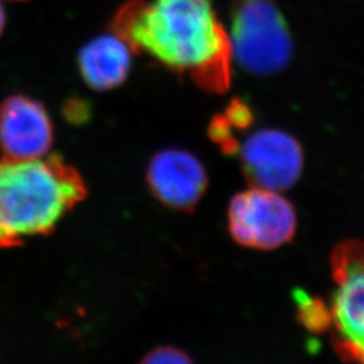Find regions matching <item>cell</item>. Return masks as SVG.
<instances>
[{"instance_id":"cell-1","label":"cell","mask_w":364,"mask_h":364,"mask_svg":"<svg viewBox=\"0 0 364 364\" xmlns=\"http://www.w3.org/2000/svg\"><path fill=\"white\" fill-rule=\"evenodd\" d=\"M109 30L134 54H147L204 91L223 93L231 85V39L213 0H126Z\"/></svg>"},{"instance_id":"cell-2","label":"cell","mask_w":364,"mask_h":364,"mask_svg":"<svg viewBox=\"0 0 364 364\" xmlns=\"http://www.w3.org/2000/svg\"><path fill=\"white\" fill-rule=\"evenodd\" d=\"M87 196L77 170L58 156L0 159V247L46 235Z\"/></svg>"},{"instance_id":"cell-3","label":"cell","mask_w":364,"mask_h":364,"mask_svg":"<svg viewBox=\"0 0 364 364\" xmlns=\"http://www.w3.org/2000/svg\"><path fill=\"white\" fill-rule=\"evenodd\" d=\"M234 61L252 75H273L291 58L293 39L277 0H236L228 31Z\"/></svg>"},{"instance_id":"cell-4","label":"cell","mask_w":364,"mask_h":364,"mask_svg":"<svg viewBox=\"0 0 364 364\" xmlns=\"http://www.w3.org/2000/svg\"><path fill=\"white\" fill-rule=\"evenodd\" d=\"M329 332L338 356L364 363V242L346 240L331 257Z\"/></svg>"},{"instance_id":"cell-5","label":"cell","mask_w":364,"mask_h":364,"mask_svg":"<svg viewBox=\"0 0 364 364\" xmlns=\"http://www.w3.org/2000/svg\"><path fill=\"white\" fill-rule=\"evenodd\" d=\"M227 219L236 243L262 251L287 245L297 230L293 204L281 192L259 186L236 193L230 203Z\"/></svg>"},{"instance_id":"cell-6","label":"cell","mask_w":364,"mask_h":364,"mask_svg":"<svg viewBox=\"0 0 364 364\" xmlns=\"http://www.w3.org/2000/svg\"><path fill=\"white\" fill-rule=\"evenodd\" d=\"M242 168L252 186L287 191L299 181L304 154L297 139L287 132L264 129L239 146Z\"/></svg>"},{"instance_id":"cell-7","label":"cell","mask_w":364,"mask_h":364,"mask_svg":"<svg viewBox=\"0 0 364 364\" xmlns=\"http://www.w3.org/2000/svg\"><path fill=\"white\" fill-rule=\"evenodd\" d=\"M52 144V120L39 102L25 95H14L0 105V149L4 156H45Z\"/></svg>"},{"instance_id":"cell-8","label":"cell","mask_w":364,"mask_h":364,"mask_svg":"<svg viewBox=\"0 0 364 364\" xmlns=\"http://www.w3.org/2000/svg\"><path fill=\"white\" fill-rule=\"evenodd\" d=\"M147 182L166 207L182 212L196 208L208 186V176L193 154L170 149L159 151L150 162Z\"/></svg>"},{"instance_id":"cell-9","label":"cell","mask_w":364,"mask_h":364,"mask_svg":"<svg viewBox=\"0 0 364 364\" xmlns=\"http://www.w3.org/2000/svg\"><path fill=\"white\" fill-rule=\"evenodd\" d=\"M130 46L109 31L88 41L77 54L82 80L96 91H111L124 84L131 72Z\"/></svg>"},{"instance_id":"cell-10","label":"cell","mask_w":364,"mask_h":364,"mask_svg":"<svg viewBox=\"0 0 364 364\" xmlns=\"http://www.w3.org/2000/svg\"><path fill=\"white\" fill-rule=\"evenodd\" d=\"M296 304L299 321L309 332L323 333L329 331L331 311L328 302L312 297L304 291H297Z\"/></svg>"},{"instance_id":"cell-11","label":"cell","mask_w":364,"mask_h":364,"mask_svg":"<svg viewBox=\"0 0 364 364\" xmlns=\"http://www.w3.org/2000/svg\"><path fill=\"white\" fill-rule=\"evenodd\" d=\"M237 129L225 117L224 114L213 117L209 126V135L213 142L219 144L221 150L227 154H236L239 151Z\"/></svg>"},{"instance_id":"cell-12","label":"cell","mask_w":364,"mask_h":364,"mask_svg":"<svg viewBox=\"0 0 364 364\" xmlns=\"http://www.w3.org/2000/svg\"><path fill=\"white\" fill-rule=\"evenodd\" d=\"M149 364H182L189 363L191 358L186 355V352L181 351L178 348L173 347H162L150 352L144 360Z\"/></svg>"},{"instance_id":"cell-13","label":"cell","mask_w":364,"mask_h":364,"mask_svg":"<svg viewBox=\"0 0 364 364\" xmlns=\"http://www.w3.org/2000/svg\"><path fill=\"white\" fill-rule=\"evenodd\" d=\"M1 1H3V0H0V37L3 36V33H4V30H6V26H7V13H6V10H4Z\"/></svg>"},{"instance_id":"cell-14","label":"cell","mask_w":364,"mask_h":364,"mask_svg":"<svg viewBox=\"0 0 364 364\" xmlns=\"http://www.w3.org/2000/svg\"><path fill=\"white\" fill-rule=\"evenodd\" d=\"M7 1H27V0H7Z\"/></svg>"}]
</instances>
